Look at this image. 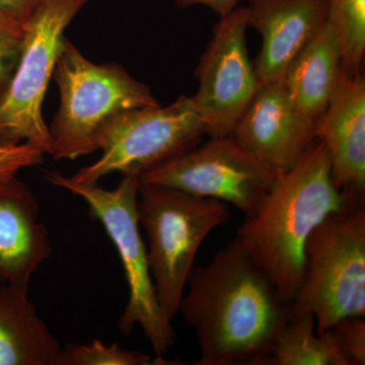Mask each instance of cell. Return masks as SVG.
<instances>
[{
    "mask_svg": "<svg viewBox=\"0 0 365 365\" xmlns=\"http://www.w3.org/2000/svg\"><path fill=\"white\" fill-rule=\"evenodd\" d=\"M270 365H348L330 329L319 335L309 313L288 317L274 342Z\"/></svg>",
    "mask_w": 365,
    "mask_h": 365,
    "instance_id": "obj_17",
    "label": "cell"
},
{
    "mask_svg": "<svg viewBox=\"0 0 365 365\" xmlns=\"http://www.w3.org/2000/svg\"><path fill=\"white\" fill-rule=\"evenodd\" d=\"M230 135L277 176L317 140L316 126L295 107L282 79L259 86Z\"/></svg>",
    "mask_w": 365,
    "mask_h": 365,
    "instance_id": "obj_11",
    "label": "cell"
},
{
    "mask_svg": "<svg viewBox=\"0 0 365 365\" xmlns=\"http://www.w3.org/2000/svg\"><path fill=\"white\" fill-rule=\"evenodd\" d=\"M204 134L202 121L187 96L165 107L129 110L103 131L100 160L68 178L78 184H98L113 173L139 177L194 148Z\"/></svg>",
    "mask_w": 365,
    "mask_h": 365,
    "instance_id": "obj_7",
    "label": "cell"
},
{
    "mask_svg": "<svg viewBox=\"0 0 365 365\" xmlns=\"http://www.w3.org/2000/svg\"><path fill=\"white\" fill-rule=\"evenodd\" d=\"M342 71L339 36L327 19L287 67L282 81L297 110L316 126Z\"/></svg>",
    "mask_w": 365,
    "mask_h": 365,
    "instance_id": "obj_16",
    "label": "cell"
},
{
    "mask_svg": "<svg viewBox=\"0 0 365 365\" xmlns=\"http://www.w3.org/2000/svg\"><path fill=\"white\" fill-rule=\"evenodd\" d=\"M45 179L81 197L117 250L129 290L128 302L119 321L120 331L130 334L136 326L140 327L155 352L153 364H170L165 355L174 346L176 333L173 319L158 302L151 277L148 249L137 216L138 177L125 175L113 190L98 184H78L57 172H48Z\"/></svg>",
    "mask_w": 365,
    "mask_h": 365,
    "instance_id": "obj_4",
    "label": "cell"
},
{
    "mask_svg": "<svg viewBox=\"0 0 365 365\" xmlns=\"http://www.w3.org/2000/svg\"><path fill=\"white\" fill-rule=\"evenodd\" d=\"M240 1L241 0H175L177 6L181 9L193 6H207L220 18L234 11Z\"/></svg>",
    "mask_w": 365,
    "mask_h": 365,
    "instance_id": "obj_24",
    "label": "cell"
},
{
    "mask_svg": "<svg viewBox=\"0 0 365 365\" xmlns=\"http://www.w3.org/2000/svg\"><path fill=\"white\" fill-rule=\"evenodd\" d=\"M341 353L348 365L365 364L364 317H347L331 326Z\"/></svg>",
    "mask_w": 365,
    "mask_h": 365,
    "instance_id": "obj_21",
    "label": "cell"
},
{
    "mask_svg": "<svg viewBox=\"0 0 365 365\" xmlns=\"http://www.w3.org/2000/svg\"><path fill=\"white\" fill-rule=\"evenodd\" d=\"M60 107L49 127L50 155L76 160L98 150L106 127L122 113L158 106L148 86L119 64H95L64 38L54 74Z\"/></svg>",
    "mask_w": 365,
    "mask_h": 365,
    "instance_id": "obj_3",
    "label": "cell"
},
{
    "mask_svg": "<svg viewBox=\"0 0 365 365\" xmlns=\"http://www.w3.org/2000/svg\"><path fill=\"white\" fill-rule=\"evenodd\" d=\"M248 25L260 34L259 83L280 81L328 19L327 0H248Z\"/></svg>",
    "mask_w": 365,
    "mask_h": 365,
    "instance_id": "obj_13",
    "label": "cell"
},
{
    "mask_svg": "<svg viewBox=\"0 0 365 365\" xmlns=\"http://www.w3.org/2000/svg\"><path fill=\"white\" fill-rule=\"evenodd\" d=\"M153 359L140 351L124 349L115 343L106 345L101 340L88 344H68L62 347L58 365H151Z\"/></svg>",
    "mask_w": 365,
    "mask_h": 365,
    "instance_id": "obj_19",
    "label": "cell"
},
{
    "mask_svg": "<svg viewBox=\"0 0 365 365\" xmlns=\"http://www.w3.org/2000/svg\"><path fill=\"white\" fill-rule=\"evenodd\" d=\"M187 287L178 314L196 334L194 364H268L290 304L237 237L194 267Z\"/></svg>",
    "mask_w": 365,
    "mask_h": 365,
    "instance_id": "obj_1",
    "label": "cell"
},
{
    "mask_svg": "<svg viewBox=\"0 0 365 365\" xmlns=\"http://www.w3.org/2000/svg\"><path fill=\"white\" fill-rule=\"evenodd\" d=\"M32 190L14 177L0 182V284L29 287L51 257L49 234L40 222Z\"/></svg>",
    "mask_w": 365,
    "mask_h": 365,
    "instance_id": "obj_14",
    "label": "cell"
},
{
    "mask_svg": "<svg viewBox=\"0 0 365 365\" xmlns=\"http://www.w3.org/2000/svg\"><path fill=\"white\" fill-rule=\"evenodd\" d=\"M276 178L232 135H227L210 137L138 179L232 204L248 216L260 205Z\"/></svg>",
    "mask_w": 365,
    "mask_h": 365,
    "instance_id": "obj_9",
    "label": "cell"
},
{
    "mask_svg": "<svg viewBox=\"0 0 365 365\" xmlns=\"http://www.w3.org/2000/svg\"><path fill=\"white\" fill-rule=\"evenodd\" d=\"M137 216L148 240V263L158 302L173 319L201 245L213 230L230 220V209L216 199L140 182Z\"/></svg>",
    "mask_w": 365,
    "mask_h": 365,
    "instance_id": "obj_5",
    "label": "cell"
},
{
    "mask_svg": "<svg viewBox=\"0 0 365 365\" xmlns=\"http://www.w3.org/2000/svg\"><path fill=\"white\" fill-rule=\"evenodd\" d=\"M247 6L222 16L196 67L191 97L209 137L230 135L260 83L247 47Z\"/></svg>",
    "mask_w": 365,
    "mask_h": 365,
    "instance_id": "obj_10",
    "label": "cell"
},
{
    "mask_svg": "<svg viewBox=\"0 0 365 365\" xmlns=\"http://www.w3.org/2000/svg\"><path fill=\"white\" fill-rule=\"evenodd\" d=\"M42 0H0V13L26 25L39 7Z\"/></svg>",
    "mask_w": 365,
    "mask_h": 365,
    "instance_id": "obj_23",
    "label": "cell"
},
{
    "mask_svg": "<svg viewBox=\"0 0 365 365\" xmlns=\"http://www.w3.org/2000/svg\"><path fill=\"white\" fill-rule=\"evenodd\" d=\"M354 202L338 190L323 141L317 139L292 169L276 178L258 208L237 228V239L292 304L306 272V244L328 216Z\"/></svg>",
    "mask_w": 365,
    "mask_h": 365,
    "instance_id": "obj_2",
    "label": "cell"
},
{
    "mask_svg": "<svg viewBox=\"0 0 365 365\" xmlns=\"http://www.w3.org/2000/svg\"><path fill=\"white\" fill-rule=\"evenodd\" d=\"M328 21L339 36L342 69L361 73L365 54V0H327Z\"/></svg>",
    "mask_w": 365,
    "mask_h": 365,
    "instance_id": "obj_18",
    "label": "cell"
},
{
    "mask_svg": "<svg viewBox=\"0 0 365 365\" xmlns=\"http://www.w3.org/2000/svg\"><path fill=\"white\" fill-rule=\"evenodd\" d=\"M44 151L28 143L0 141V182L16 177L20 170L39 165Z\"/></svg>",
    "mask_w": 365,
    "mask_h": 365,
    "instance_id": "obj_22",
    "label": "cell"
},
{
    "mask_svg": "<svg viewBox=\"0 0 365 365\" xmlns=\"http://www.w3.org/2000/svg\"><path fill=\"white\" fill-rule=\"evenodd\" d=\"M90 0H42L26 24L20 61L0 98V141L28 143L45 155L51 151L43 118L46 91L58 60L64 31Z\"/></svg>",
    "mask_w": 365,
    "mask_h": 365,
    "instance_id": "obj_8",
    "label": "cell"
},
{
    "mask_svg": "<svg viewBox=\"0 0 365 365\" xmlns=\"http://www.w3.org/2000/svg\"><path fill=\"white\" fill-rule=\"evenodd\" d=\"M61 349L29 287L0 285V365H58Z\"/></svg>",
    "mask_w": 365,
    "mask_h": 365,
    "instance_id": "obj_15",
    "label": "cell"
},
{
    "mask_svg": "<svg viewBox=\"0 0 365 365\" xmlns=\"http://www.w3.org/2000/svg\"><path fill=\"white\" fill-rule=\"evenodd\" d=\"M26 39V25L0 13V98L11 83Z\"/></svg>",
    "mask_w": 365,
    "mask_h": 365,
    "instance_id": "obj_20",
    "label": "cell"
},
{
    "mask_svg": "<svg viewBox=\"0 0 365 365\" xmlns=\"http://www.w3.org/2000/svg\"><path fill=\"white\" fill-rule=\"evenodd\" d=\"M331 163L334 184L346 198L364 202L365 79L341 71L325 111L316 124Z\"/></svg>",
    "mask_w": 365,
    "mask_h": 365,
    "instance_id": "obj_12",
    "label": "cell"
},
{
    "mask_svg": "<svg viewBox=\"0 0 365 365\" xmlns=\"http://www.w3.org/2000/svg\"><path fill=\"white\" fill-rule=\"evenodd\" d=\"M309 313L317 334L347 317L365 316V206L328 216L306 244V272L290 314Z\"/></svg>",
    "mask_w": 365,
    "mask_h": 365,
    "instance_id": "obj_6",
    "label": "cell"
}]
</instances>
